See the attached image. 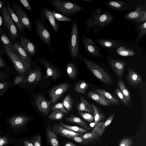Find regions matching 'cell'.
I'll use <instances>...</instances> for the list:
<instances>
[{"label":"cell","mask_w":146,"mask_h":146,"mask_svg":"<svg viewBox=\"0 0 146 146\" xmlns=\"http://www.w3.org/2000/svg\"><path fill=\"white\" fill-rule=\"evenodd\" d=\"M21 44L24 50L29 56H34L37 51L35 45L29 39L23 36L20 37Z\"/></svg>","instance_id":"44dd1931"},{"label":"cell","mask_w":146,"mask_h":146,"mask_svg":"<svg viewBox=\"0 0 146 146\" xmlns=\"http://www.w3.org/2000/svg\"><path fill=\"white\" fill-rule=\"evenodd\" d=\"M80 60L93 75L102 82L107 84L112 83L111 78L108 73L95 62L82 57Z\"/></svg>","instance_id":"277c9868"},{"label":"cell","mask_w":146,"mask_h":146,"mask_svg":"<svg viewBox=\"0 0 146 146\" xmlns=\"http://www.w3.org/2000/svg\"><path fill=\"white\" fill-rule=\"evenodd\" d=\"M116 52L118 55L123 56H132L135 54L134 51L131 48L121 46L117 48Z\"/></svg>","instance_id":"d6a6232c"},{"label":"cell","mask_w":146,"mask_h":146,"mask_svg":"<svg viewBox=\"0 0 146 146\" xmlns=\"http://www.w3.org/2000/svg\"><path fill=\"white\" fill-rule=\"evenodd\" d=\"M2 17L0 15V33L1 34L2 33Z\"/></svg>","instance_id":"91938a15"},{"label":"cell","mask_w":146,"mask_h":146,"mask_svg":"<svg viewBox=\"0 0 146 146\" xmlns=\"http://www.w3.org/2000/svg\"><path fill=\"white\" fill-rule=\"evenodd\" d=\"M7 78V76L6 74L0 72V80H3Z\"/></svg>","instance_id":"6f0895ef"},{"label":"cell","mask_w":146,"mask_h":146,"mask_svg":"<svg viewBox=\"0 0 146 146\" xmlns=\"http://www.w3.org/2000/svg\"><path fill=\"white\" fill-rule=\"evenodd\" d=\"M71 139L73 140L76 142L81 144L88 145V144L83 139L78 136H75L70 138Z\"/></svg>","instance_id":"816d5d0a"},{"label":"cell","mask_w":146,"mask_h":146,"mask_svg":"<svg viewBox=\"0 0 146 146\" xmlns=\"http://www.w3.org/2000/svg\"><path fill=\"white\" fill-rule=\"evenodd\" d=\"M133 143V141L131 139L125 138L121 141L119 146H131Z\"/></svg>","instance_id":"7dc6e473"},{"label":"cell","mask_w":146,"mask_h":146,"mask_svg":"<svg viewBox=\"0 0 146 146\" xmlns=\"http://www.w3.org/2000/svg\"><path fill=\"white\" fill-rule=\"evenodd\" d=\"M38 59L40 63L44 66L46 69V73L44 79L45 80L50 77L53 80L55 81L59 78L60 72L46 58L38 57Z\"/></svg>","instance_id":"30bf717a"},{"label":"cell","mask_w":146,"mask_h":146,"mask_svg":"<svg viewBox=\"0 0 146 146\" xmlns=\"http://www.w3.org/2000/svg\"><path fill=\"white\" fill-rule=\"evenodd\" d=\"M102 122L98 123L91 132L79 135L78 136L81 137L88 144L94 140L97 139L100 136V131Z\"/></svg>","instance_id":"9a60e30c"},{"label":"cell","mask_w":146,"mask_h":146,"mask_svg":"<svg viewBox=\"0 0 146 146\" xmlns=\"http://www.w3.org/2000/svg\"><path fill=\"white\" fill-rule=\"evenodd\" d=\"M9 140L7 137L0 136V146H4L7 144Z\"/></svg>","instance_id":"db71d44e"},{"label":"cell","mask_w":146,"mask_h":146,"mask_svg":"<svg viewBox=\"0 0 146 146\" xmlns=\"http://www.w3.org/2000/svg\"><path fill=\"white\" fill-rule=\"evenodd\" d=\"M6 64L4 61L0 56V68L5 67Z\"/></svg>","instance_id":"9f6ffc18"},{"label":"cell","mask_w":146,"mask_h":146,"mask_svg":"<svg viewBox=\"0 0 146 146\" xmlns=\"http://www.w3.org/2000/svg\"><path fill=\"white\" fill-rule=\"evenodd\" d=\"M4 47L5 51L12 61L15 69L19 74H23L29 70L30 67L28 66L15 53L7 47Z\"/></svg>","instance_id":"ba28073f"},{"label":"cell","mask_w":146,"mask_h":146,"mask_svg":"<svg viewBox=\"0 0 146 146\" xmlns=\"http://www.w3.org/2000/svg\"><path fill=\"white\" fill-rule=\"evenodd\" d=\"M128 71L127 76V80L131 85L136 86L141 84L143 81L142 77L133 70L130 67H128Z\"/></svg>","instance_id":"ffe728a7"},{"label":"cell","mask_w":146,"mask_h":146,"mask_svg":"<svg viewBox=\"0 0 146 146\" xmlns=\"http://www.w3.org/2000/svg\"><path fill=\"white\" fill-rule=\"evenodd\" d=\"M115 92L116 95L124 104L125 105H127L128 104V103L125 98V97L119 88H116L115 90Z\"/></svg>","instance_id":"bcb514c9"},{"label":"cell","mask_w":146,"mask_h":146,"mask_svg":"<svg viewBox=\"0 0 146 146\" xmlns=\"http://www.w3.org/2000/svg\"><path fill=\"white\" fill-rule=\"evenodd\" d=\"M74 60L73 61H69L67 64L66 72L70 78L74 79L76 76L77 73V69Z\"/></svg>","instance_id":"f546056e"},{"label":"cell","mask_w":146,"mask_h":146,"mask_svg":"<svg viewBox=\"0 0 146 146\" xmlns=\"http://www.w3.org/2000/svg\"><path fill=\"white\" fill-rule=\"evenodd\" d=\"M35 28L37 35L41 42H43L52 51L54 49L51 42L52 36L49 31L40 19L35 20Z\"/></svg>","instance_id":"5b68a950"},{"label":"cell","mask_w":146,"mask_h":146,"mask_svg":"<svg viewBox=\"0 0 146 146\" xmlns=\"http://www.w3.org/2000/svg\"><path fill=\"white\" fill-rule=\"evenodd\" d=\"M144 9L143 6L138 5L134 11L125 15L123 17L127 20L135 21L140 17Z\"/></svg>","instance_id":"f1b7e54d"},{"label":"cell","mask_w":146,"mask_h":146,"mask_svg":"<svg viewBox=\"0 0 146 146\" xmlns=\"http://www.w3.org/2000/svg\"><path fill=\"white\" fill-rule=\"evenodd\" d=\"M50 109L52 111L57 110L65 113L67 114L68 113L64 108L62 102H60L51 106Z\"/></svg>","instance_id":"7bdbcfd3"},{"label":"cell","mask_w":146,"mask_h":146,"mask_svg":"<svg viewBox=\"0 0 146 146\" xmlns=\"http://www.w3.org/2000/svg\"><path fill=\"white\" fill-rule=\"evenodd\" d=\"M60 125L65 128L71 131L78 133H84L88 132L87 129L76 126H72L64 124L61 122H59Z\"/></svg>","instance_id":"d590c367"},{"label":"cell","mask_w":146,"mask_h":146,"mask_svg":"<svg viewBox=\"0 0 146 146\" xmlns=\"http://www.w3.org/2000/svg\"><path fill=\"white\" fill-rule=\"evenodd\" d=\"M62 103L64 108L68 112L72 110L73 104L70 94H68L66 96Z\"/></svg>","instance_id":"74e56055"},{"label":"cell","mask_w":146,"mask_h":146,"mask_svg":"<svg viewBox=\"0 0 146 146\" xmlns=\"http://www.w3.org/2000/svg\"><path fill=\"white\" fill-rule=\"evenodd\" d=\"M81 1H82L84 2H88L90 3L92 1V0H80Z\"/></svg>","instance_id":"94428289"},{"label":"cell","mask_w":146,"mask_h":146,"mask_svg":"<svg viewBox=\"0 0 146 146\" xmlns=\"http://www.w3.org/2000/svg\"><path fill=\"white\" fill-rule=\"evenodd\" d=\"M91 105L94 110V123L96 125L102 121L105 117L104 113H102L98 108L94 104L92 103Z\"/></svg>","instance_id":"1f68e13d"},{"label":"cell","mask_w":146,"mask_h":146,"mask_svg":"<svg viewBox=\"0 0 146 146\" xmlns=\"http://www.w3.org/2000/svg\"><path fill=\"white\" fill-rule=\"evenodd\" d=\"M87 95L89 98L101 105L108 106L113 104L104 96L97 92L91 91H89L88 92Z\"/></svg>","instance_id":"7402d4cb"},{"label":"cell","mask_w":146,"mask_h":146,"mask_svg":"<svg viewBox=\"0 0 146 146\" xmlns=\"http://www.w3.org/2000/svg\"><path fill=\"white\" fill-rule=\"evenodd\" d=\"M80 102H77L76 108L78 111H85L94 114V110L91 104L83 96H80Z\"/></svg>","instance_id":"cb8c5ba5"},{"label":"cell","mask_w":146,"mask_h":146,"mask_svg":"<svg viewBox=\"0 0 146 146\" xmlns=\"http://www.w3.org/2000/svg\"><path fill=\"white\" fill-rule=\"evenodd\" d=\"M3 5L2 3L0 1V8Z\"/></svg>","instance_id":"6125c7cd"},{"label":"cell","mask_w":146,"mask_h":146,"mask_svg":"<svg viewBox=\"0 0 146 146\" xmlns=\"http://www.w3.org/2000/svg\"><path fill=\"white\" fill-rule=\"evenodd\" d=\"M29 119L30 118L27 116L17 115L11 118L9 122L11 126L19 128L26 124Z\"/></svg>","instance_id":"603a6c76"},{"label":"cell","mask_w":146,"mask_h":146,"mask_svg":"<svg viewBox=\"0 0 146 146\" xmlns=\"http://www.w3.org/2000/svg\"><path fill=\"white\" fill-rule=\"evenodd\" d=\"M48 1L55 10L64 15L73 16L78 12L85 11V9L82 6L72 2L62 0H51Z\"/></svg>","instance_id":"3957f363"},{"label":"cell","mask_w":146,"mask_h":146,"mask_svg":"<svg viewBox=\"0 0 146 146\" xmlns=\"http://www.w3.org/2000/svg\"><path fill=\"white\" fill-rule=\"evenodd\" d=\"M70 117H67L65 119V120L67 122L78 125L84 129L88 130L90 129L88 125L80 118L72 114H70Z\"/></svg>","instance_id":"4316f807"},{"label":"cell","mask_w":146,"mask_h":146,"mask_svg":"<svg viewBox=\"0 0 146 146\" xmlns=\"http://www.w3.org/2000/svg\"><path fill=\"white\" fill-rule=\"evenodd\" d=\"M9 87V84L7 82L0 83V97L3 95Z\"/></svg>","instance_id":"681fc988"},{"label":"cell","mask_w":146,"mask_h":146,"mask_svg":"<svg viewBox=\"0 0 146 146\" xmlns=\"http://www.w3.org/2000/svg\"><path fill=\"white\" fill-rule=\"evenodd\" d=\"M118 86L119 89L121 91L127 102L129 103L130 100V93L124 83L123 80L119 79L118 82Z\"/></svg>","instance_id":"8d00e7d4"},{"label":"cell","mask_w":146,"mask_h":146,"mask_svg":"<svg viewBox=\"0 0 146 146\" xmlns=\"http://www.w3.org/2000/svg\"><path fill=\"white\" fill-rule=\"evenodd\" d=\"M23 143L25 146H34L32 143L28 140H24Z\"/></svg>","instance_id":"11a10c76"},{"label":"cell","mask_w":146,"mask_h":146,"mask_svg":"<svg viewBox=\"0 0 146 146\" xmlns=\"http://www.w3.org/2000/svg\"><path fill=\"white\" fill-rule=\"evenodd\" d=\"M146 21V11L144 9L140 17L135 22L137 23H142Z\"/></svg>","instance_id":"c3c4849f"},{"label":"cell","mask_w":146,"mask_h":146,"mask_svg":"<svg viewBox=\"0 0 146 146\" xmlns=\"http://www.w3.org/2000/svg\"><path fill=\"white\" fill-rule=\"evenodd\" d=\"M93 89L97 92L104 96L107 100L112 103L113 104H119V101L110 93L105 90L100 89L93 88Z\"/></svg>","instance_id":"4dcf8cb0"},{"label":"cell","mask_w":146,"mask_h":146,"mask_svg":"<svg viewBox=\"0 0 146 146\" xmlns=\"http://www.w3.org/2000/svg\"><path fill=\"white\" fill-rule=\"evenodd\" d=\"M16 15L22 27L31 32L33 28L31 23L26 12L17 3L13 2Z\"/></svg>","instance_id":"9c48e42d"},{"label":"cell","mask_w":146,"mask_h":146,"mask_svg":"<svg viewBox=\"0 0 146 146\" xmlns=\"http://www.w3.org/2000/svg\"><path fill=\"white\" fill-rule=\"evenodd\" d=\"M114 19L113 16L109 12L104 11L101 7L96 9L85 20L86 29H93L96 34L100 30L111 23Z\"/></svg>","instance_id":"6da1fadb"},{"label":"cell","mask_w":146,"mask_h":146,"mask_svg":"<svg viewBox=\"0 0 146 146\" xmlns=\"http://www.w3.org/2000/svg\"><path fill=\"white\" fill-rule=\"evenodd\" d=\"M31 141L34 146H42L40 135L36 134L35 135L31 138Z\"/></svg>","instance_id":"f6af8a7d"},{"label":"cell","mask_w":146,"mask_h":146,"mask_svg":"<svg viewBox=\"0 0 146 146\" xmlns=\"http://www.w3.org/2000/svg\"><path fill=\"white\" fill-rule=\"evenodd\" d=\"M80 41L83 45L85 51L87 54L95 57H102L103 56L98 47L92 38L82 35Z\"/></svg>","instance_id":"52a82bcc"},{"label":"cell","mask_w":146,"mask_h":146,"mask_svg":"<svg viewBox=\"0 0 146 146\" xmlns=\"http://www.w3.org/2000/svg\"><path fill=\"white\" fill-rule=\"evenodd\" d=\"M1 10L5 25L11 38L15 40L18 37L17 28L9 15L7 8L3 6Z\"/></svg>","instance_id":"8fae6325"},{"label":"cell","mask_w":146,"mask_h":146,"mask_svg":"<svg viewBox=\"0 0 146 146\" xmlns=\"http://www.w3.org/2000/svg\"><path fill=\"white\" fill-rule=\"evenodd\" d=\"M109 62L110 65L118 77L121 78L126 65V62L121 60L115 59L110 60Z\"/></svg>","instance_id":"e0dca14e"},{"label":"cell","mask_w":146,"mask_h":146,"mask_svg":"<svg viewBox=\"0 0 146 146\" xmlns=\"http://www.w3.org/2000/svg\"><path fill=\"white\" fill-rule=\"evenodd\" d=\"M51 11L52 15L56 20L60 21H67L71 23L73 21L71 17L66 16L54 11L51 10Z\"/></svg>","instance_id":"ab89813d"},{"label":"cell","mask_w":146,"mask_h":146,"mask_svg":"<svg viewBox=\"0 0 146 146\" xmlns=\"http://www.w3.org/2000/svg\"><path fill=\"white\" fill-rule=\"evenodd\" d=\"M108 8L115 11H122L125 10L127 5L123 1H108L106 3Z\"/></svg>","instance_id":"484cf974"},{"label":"cell","mask_w":146,"mask_h":146,"mask_svg":"<svg viewBox=\"0 0 146 146\" xmlns=\"http://www.w3.org/2000/svg\"><path fill=\"white\" fill-rule=\"evenodd\" d=\"M64 146H77L70 141L66 142L64 144Z\"/></svg>","instance_id":"680465c9"},{"label":"cell","mask_w":146,"mask_h":146,"mask_svg":"<svg viewBox=\"0 0 146 146\" xmlns=\"http://www.w3.org/2000/svg\"><path fill=\"white\" fill-rule=\"evenodd\" d=\"M95 40L101 46L109 49L117 48L125 42L122 40L101 38H96Z\"/></svg>","instance_id":"5bb4252c"},{"label":"cell","mask_w":146,"mask_h":146,"mask_svg":"<svg viewBox=\"0 0 146 146\" xmlns=\"http://www.w3.org/2000/svg\"><path fill=\"white\" fill-rule=\"evenodd\" d=\"M42 78L41 70L39 68H37L32 70L25 78L23 84H32L37 83Z\"/></svg>","instance_id":"ac0fdd59"},{"label":"cell","mask_w":146,"mask_h":146,"mask_svg":"<svg viewBox=\"0 0 146 146\" xmlns=\"http://www.w3.org/2000/svg\"><path fill=\"white\" fill-rule=\"evenodd\" d=\"M19 1L25 8L29 11L32 10V8L29 2L27 0H19Z\"/></svg>","instance_id":"f5cc1de1"},{"label":"cell","mask_w":146,"mask_h":146,"mask_svg":"<svg viewBox=\"0 0 146 146\" xmlns=\"http://www.w3.org/2000/svg\"><path fill=\"white\" fill-rule=\"evenodd\" d=\"M46 136L47 141L50 146H60L57 134L48 124L46 128Z\"/></svg>","instance_id":"d4e9b609"},{"label":"cell","mask_w":146,"mask_h":146,"mask_svg":"<svg viewBox=\"0 0 146 146\" xmlns=\"http://www.w3.org/2000/svg\"><path fill=\"white\" fill-rule=\"evenodd\" d=\"M89 86L87 83L84 81H81L77 83L75 85V90L77 93L85 94L86 90Z\"/></svg>","instance_id":"836d02e7"},{"label":"cell","mask_w":146,"mask_h":146,"mask_svg":"<svg viewBox=\"0 0 146 146\" xmlns=\"http://www.w3.org/2000/svg\"><path fill=\"white\" fill-rule=\"evenodd\" d=\"M1 39L4 46L7 47L12 51L15 53V50L11 42L4 33H2L1 34Z\"/></svg>","instance_id":"f35d334b"},{"label":"cell","mask_w":146,"mask_h":146,"mask_svg":"<svg viewBox=\"0 0 146 146\" xmlns=\"http://www.w3.org/2000/svg\"><path fill=\"white\" fill-rule=\"evenodd\" d=\"M69 88V86L67 83H62L53 88L49 92L50 102L55 103Z\"/></svg>","instance_id":"7c38bea8"},{"label":"cell","mask_w":146,"mask_h":146,"mask_svg":"<svg viewBox=\"0 0 146 146\" xmlns=\"http://www.w3.org/2000/svg\"><path fill=\"white\" fill-rule=\"evenodd\" d=\"M64 113L58 110H54L47 117L48 119L52 120H61L64 116Z\"/></svg>","instance_id":"60d3db41"},{"label":"cell","mask_w":146,"mask_h":146,"mask_svg":"<svg viewBox=\"0 0 146 146\" xmlns=\"http://www.w3.org/2000/svg\"><path fill=\"white\" fill-rule=\"evenodd\" d=\"M115 115V113L112 114L106 119L104 122L103 123L100 129V136L103 134L106 127L111 123Z\"/></svg>","instance_id":"b9f144b4"},{"label":"cell","mask_w":146,"mask_h":146,"mask_svg":"<svg viewBox=\"0 0 146 146\" xmlns=\"http://www.w3.org/2000/svg\"><path fill=\"white\" fill-rule=\"evenodd\" d=\"M52 128L56 134L69 138L83 134L82 133H76L69 130L58 123L54 125Z\"/></svg>","instance_id":"d6986e66"},{"label":"cell","mask_w":146,"mask_h":146,"mask_svg":"<svg viewBox=\"0 0 146 146\" xmlns=\"http://www.w3.org/2000/svg\"><path fill=\"white\" fill-rule=\"evenodd\" d=\"M6 7L8 12L15 25L16 26L20 32L24 33V28L19 22L16 15L12 9L8 1H7Z\"/></svg>","instance_id":"83f0119b"},{"label":"cell","mask_w":146,"mask_h":146,"mask_svg":"<svg viewBox=\"0 0 146 146\" xmlns=\"http://www.w3.org/2000/svg\"><path fill=\"white\" fill-rule=\"evenodd\" d=\"M35 103L38 110L43 115H47L49 112L50 102L40 94L36 97Z\"/></svg>","instance_id":"4fadbf2b"},{"label":"cell","mask_w":146,"mask_h":146,"mask_svg":"<svg viewBox=\"0 0 146 146\" xmlns=\"http://www.w3.org/2000/svg\"><path fill=\"white\" fill-rule=\"evenodd\" d=\"M138 30L139 33L136 38L135 43L137 44L144 37L146 33V21L141 24L139 26Z\"/></svg>","instance_id":"e575fe53"},{"label":"cell","mask_w":146,"mask_h":146,"mask_svg":"<svg viewBox=\"0 0 146 146\" xmlns=\"http://www.w3.org/2000/svg\"><path fill=\"white\" fill-rule=\"evenodd\" d=\"M15 53L28 66L30 67L31 59L29 55L24 50L21 43L17 42L13 44Z\"/></svg>","instance_id":"2e32d148"},{"label":"cell","mask_w":146,"mask_h":146,"mask_svg":"<svg viewBox=\"0 0 146 146\" xmlns=\"http://www.w3.org/2000/svg\"><path fill=\"white\" fill-rule=\"evenodd\" d=\"M72 23L68 49L72 60L80 59L82 56L80 52L79 33L77 20H73Z\"/></svg>","instance_id":"7a4b0ae2"},{"label":"cell","mask_w":146,"mask_h":146,"mask_svg":"<svg viewBox=\"0 0 146 146\" xmlns=\"http://www.w3.org/2000/svg\"><path fill=\"white\" fill-rule=\"evenodd\" d=\"M25 79V77L22 76H17L15 78L14 80L13 83L15 85L23 84Z\"/></svg>","instance_id":"f907efd6"},{"label":"cell","mask_w":146,"mask_h":146,"mask_svg":"<svg viewBox=\"0 0 146 146\" xmlns=\"http://www.w3.org/2000/svg\"><path fill=\"white\" fill-rule=\"evenodd\" d=\"M78 113L84 119L89 122H92L94 120L93 115L89 113L78 111Z\"/></svg>","instance_id":"ee69618b"},{"label":"cell","mask_w":146,"mask_h":146,"mask_svg":"<svg viewBox=\"0 0 146 146\" xmlns=\"http://www.w3.org/2000/svg\"><path fill=\"white\" fill-rule=\"evenodd\" d=\"M46 27L51 29L56 33H58L59 25L48 8L43 7L40 13V19Z\"/></svg>","instance_id":"8992f818"}]
</instances>
